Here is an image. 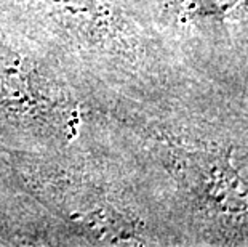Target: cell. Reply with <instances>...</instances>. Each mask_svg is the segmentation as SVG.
Returning <instances> with one entry per match:
<instances>
[{"label":"cell","mask_w":248,"mask_h":247,"mask_svg":"<svg viewBox=\"0 0 248 247\" xmlns=\"http://www.w3.org/2000/svg\"><path fill=\"white\" fill-rule=\"evenodd\" d=\"M26 87L19 58L0 49V106L26 99Z\"/></svg>","instance_id":"obj_4"},{"label":"cell","mask_w":248,"mask_h":247,"mask_svg":"<svg viewBox=\"0 0 248 247\" xmlns=\"http://www.w3.org/2000/svg\"><path fill=\"white\" fill-rule=\"evenodd\" d=\"M232 148L170 151V167L199 210L229 238L248 236V178L232 161Z\"/></svg>","instance_id":"obj_1"},{"label":"cell","mask_w":248,"mask_h":247,"mask_svg":"<svg viewBox=\"0 0 248 247\" xmlns=\"http://www.w3.org/2000/svg\"><path fill=\"white\" fill-rule=\"evenodd\" d=\"M181 21L219 26L248 18V0H165Z\"/></svg>","instance_id":"obj_2"},{"label":"cell","mask_w":248,"mask_h":247,"mask_svg":"<svg viewBox=\"0 0 248 247\" xmlns=\"http://www.w3.org/2000/svg\"><path fill=\"white\" fill-rule=\"evenodd\" d=\"M56 18L69 28L87 34H103L108 29L106 18L94 0H39Z\"/></svg>","instance_id":"obj_3"}]
</instances>
